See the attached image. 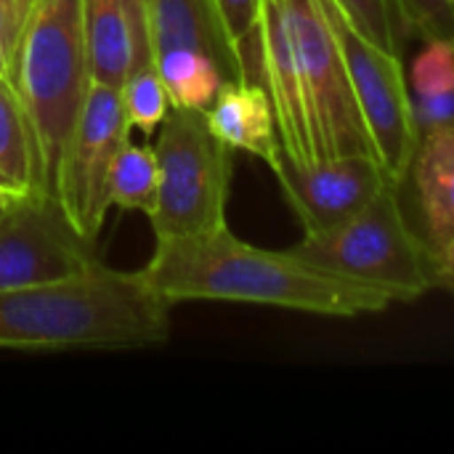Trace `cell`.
Returning <instances> with one entry per match:
<instances>
[{
  "label": "cell",
  "instance_id": "obj_1",
  "mask_svg": "<svg viewBox=\"0 0 454 454\" xmlns=\"http://www.w3.org/2000/svg\"><path fill=\"white\" fill-rule=\"evenodd\" d=\"M141 271L170 306L231 301L356 319L399 303L391 293L317 269L293 250L255 247L234 237L226 223L192 237L157 239L154 255Z\"/></svg>",
  "mask_w": 454,
  "mask_h": 454
},
{
  "label": "cell",
  "instance_id": "obj_2",
  "mask_svg": "<svg viewBox=\"0 0 454 454\" xmlns=\"http://www.w3.org/2000/svg\"><path fill=\"white\" fill-rule=\"evenodd\" d=\"M170 338V303L144 271L90 269L43 285L0 290L5 351H130Z\"/></svg>",
  "mask_w": 454,
  "mask_h": 454
},
{
  "label": "cell",
  "instance_id": "obj_3",
  "mask_svg": "<svg viewBox=\"0 0 454 454\" xmlns=\"http://www.w3.org/2000/svg\"><path fill=\"white\" fill-rule=\"evenodd\" d=\"M8 80L35 133L40 189L53 197L67 136L90 88L82 0L29 3Z\"/></svg>",
  "mask_w": 454,
  "mask_h": 454
},
{
  "label": "cell",
  "instance_id": "obj_4",
  "mask_svg": "<svg viewBox=\"0 0 454 454\" xmlns=\"http://www.w3.org/2000/svg\"><path fill=\"white\" fill-rule=\"evenodd\" d=\"M290 250L317 269L375 285L399 303L423 298L439 282L436 258L407 223L396 184H388L351 221L303 234Z\"/></svg>",
  "mask_w": 454,
  "mask_h": 454
},
{
  "label": "cell",
  "instance_id": "obj_5",
  "mask_svg": "<svg viewBox=\"0 0 454 454\" xmlns=\"http://www.w3.org/2000/svg\"><path fill=\"white\" fill-rule=\"evenodd\" d=\"M160 189L149 215L154 237H192L226 223L231 149L213 133L207 112L170 106L157 144Z\"/></svg>",
  "mask_w": 454,
  "mask_h": 454
},
{
  "label": "cell",
  "instance_id": "obj_6",
  "mask_svg": "<svg viewBox=\"0 0 454 454\" xmlns=\"http://www.w3.org/2000/svg\"><path fill=\"white\" fill-rule=\"evenodd\" d=\"M285 11L319 162L372 152L327 0H285Z\"/></svg>",
  "mask_w": 454,
  "mask_h": 454
},
{
  "label": "cell",
  "instance_id": "obj_7",
  "mask_svg": "<svg viewBox=\"0 0 454 454\" xmlns=\"http://www.w3.org/2000/svg\"><path fill=\"white\" fill-rule=\"evenodd\" d=\"M327 11L338 29L340 51L346 59L359 117L370 138V149L383 165L386 176L402 186L420 141L402 53L386 51L370 37H364L343 16L335 0H327Z\"/></svg>",
  "mask_w": 454,
  "mask_h": 454
},
{
  "label": "cell",
  "instance_id": "obj_8",
  "mask_svg": "<svg viewBox=\"0 0 454 454\" xmlns=\"http://www.w3.org/2000/svg\"><path fill=\"white\" fill-rule=\"evenodd\" d=\"M128 138L130 125L120 88L90 82L67 136L53 189L61 213L90 245L98 239L106 210L112 207L109 173L120 146Z\"/></svg>",
  "mask_w": 454,
  "mask_h": 454
},
{
  "label": "cell",
  "instance_id": "obj_9",
  "mask_svg": "<svg viewBox=\"0 0 454 454\" xmlns=\"http://www.w3.org/2000/svg\"><path fill=\"white\" fill-rule=\"evenodd\" d=\"M96 261L93 245L72 229L56 197L35 192L0 215V290L67 279Z\"/></svg>",
  "mask_w": 454,
  "mask_h": 454
},
{
  "label": "cell",
  "instance_id": "obj_10",
  "mask_svg": "<svg viewBox=\"0 0 454 454\" xmlns=\"http://www.w3.org/2000/svg\"><path fill=\"white\" fill-rule=\"evenodd\" d=\"M274 176L303 234H319L351 221L394 184L372 152L343 154L314 165H295L282 154Z\"/></svg>",
  "mask_w": 454,
  "mask_h": 454
},
{
  "label": "cell",
  "instance_id": "obj_11",
  "mask_svg": "<svg viewBox=\"0 0 454 454\" xmlns=\"http://www.w3.org/2000/svg\"><path fill=\"white\" fill-rule=\"evenodd\" d=\"M261 69L263 85L274 104L282 154L295 165L319 162L285 0L261 3Z\"/></svg>",
  "mask_w": 454,
  "mask_h": 454
},
{
  "label": "cell",
  "instance_id": "obj_12",
  "mask_svg": "<svg viewBox=\"0 0 454 454\" xmlns=\"http://www.w3.org/2000/svg\"><path fill=\"white\" fill-rule=\"evenodd\" d=\"M90 82L120 88L133 72L154 64L146 0H82Z\"/></svg>",
  "mask_w": 454,
  "mask_h": 454
},
{
  "label": "cell",
  "instance_id": "obj_13",
  "mask_svg": "<svg viewBox=\"0 0 454 454\" xmlns=\"http://www.w3.org/2000/svg\"><path fill=\"white\" fill-rule=\"evenodd\" d=\"M407 178L420 218V239L434 258L454 239V117L420 133Z\"/></svg>",
  "mask_w": 454,
  "mask_h": 454
},
{
  "label": "cell",
  "instance_id": "obj_14",
  "mask_svg": "<svg viewBox=\"0 0 454 454\" xmlns=\"http://www.w3.org/2000/svg\"><path fill=\"white\" fill-rule=\"evenodd\" d=\"M213 133L231 149L263 160L271 170L282 160L274 104L263 82L229 80L207 109Z\"/></svg>",
  "mask_w": 454,
  "mask_h": 454
},
{
  "label": "cell",
  "instance_id": "obj_15",
  "mask_svg": "<svg viewBox=\"0 0 454 454\" xmlns=\"http://www.w3.org/2000/svg\"><path fill=\"white\" fill-rule=\"evenodd\" d=\"M154 56L192 48L218 61L229 80H245L239 56L226 35L215 0H146Z\"/></svg>",
  "mask_w": 454,
  "mask_h": 454
},
{
  "label": "cell",
  "instance_id": "obj_16",
  "mask_svg": "<svg viewBox=\"0 0 454 454\" xmlns=\"http://www.w3.org/2000/svg\"><path fill=\"white\" fill-rule=\"evenodd\" d=\"M0 189L13 197L43 192L35 133L5 74H0Z\"/></svg>",
  "mask_w": 454,
  "mask_h": 454
},
{
  "label": "cell",
  "instance_id": "obj_17",
  "mask_svg": "<svg viewBox=\"0 0 454 454\" xmlns=\"http://www.w3.org/2000/svg\"><path fill=\"white\" fill-rule=\"evenodd\" d=\"M154 67L165 82L170 106L178 109L207 112L215 96L221 93L223 82H229V77L223 74L215 59L192 48L160 53L154 56Z\"/></svg>",
  "mask_w": 454,
  "mask_h": 454
},
{
  "label": "cell",
  "instance_id": "obj_18",
  "mask_svg": "<svg viewBox=\"0 0 454 454\" xmlns=\"http://www.w3.org/2000/svg\"><path fill=\"white\" fill-rule=\"evenodd\" d=\"M160 170L157 154L149 144H133L130 138L120 146L109 173V200L122 210H138L152 215L157 205Z\"/></svg>",
  "mask_w": 454,
  "mask_h": 454
},
{
  "label": "cell",
  "instance_id": "obj_19",
  "mask_svg": "<svg viewBox=\"0 0 454 454\" xmlns=\"http://www.w3.org/2000/svg\"><path fill=\"white\" fill-rule=\"evenodd\" d=\"M120 96H122V106H125L130 130L136 128L144 136H154L170 112V98H168L165 82L154 64L133 72L120 85Z\"/></svg>",
  "mask_w": 454,
  "mask_h": 454
},
{
  "label": "cell",
  "instance_id": "obj_20",
  "mask_svg": "<svg viewBox=\"0 0 454 454\" xmlns=\"http://www.w3.org/2000/svg\"><path fill=\"white\" fill-rule=\"evenodd\" d=\"M261 3L263 0H215L226 35L239 56L247 82H263L261 69Z\"/></svg>",
  "mask_w": 454,
  "mask_h": 454
},
{
  "label": "cell",
  "instance_id": "obj_21",
  "mask_svg": "<svg viewBox=\"0 0 454 454\" xmlns=\"http://www.w3.org/2000/svg\"><path fill=\"white\" fill-rule=\"evenodd\" d=\"M412 101L454 98V37H431L410 67Z\"/></svg>",
  "mask_w": 454,
  "mask_h": 454
},
{
  "label": "cell",
  "instance_id": "obj_22",
  "mask_svg": "<svg viewBox=\"0 0 454 454\" xmlns=\"http://www.w3.org/2000/svg\"><path fill=\"white\" fill-rule=\"evenodd\" d=\"M343 16L372 43L386 51L402 53V40L407 37L396 0H335Z\"/></svg>",
  "mask_w": 454,
  "mask_h": 454
},
{
  "label": "cell",
  "instance_id": "obj_23",
  "mask_svg": "<svg viewBox=\"0 0 454 454\" xmlns=\"http://www.w3.org/2000/svg\"><path fill=\"white\" fill-rule=\"evenodd\" d=\"M396 8L407 35L454 37V0H396Z\"/></svg>",
  "mask_w": 454,
  "mask_h": 454
},
{
  "label": "cell",
  "instance_id": "obj_24",
  "mask_svg": "<svg viewBox=\"0 0 454 454\" xmlns=\"http://www.w3.org/2000/svg\"><path fill=\"white\" fill-rule=\"evenodd\" d=\"M13 48H16V32L0 5V74L8 77L11 72V56H13Z\"/></svg>",
  "mask_w": 454,
  "mask_h": 454
},
{
  "label": "cell",
  "instance_id": "obj_25",
  "mask_svg": "<svg viewBox=\"0 0 454 454\" xmlns=\"http://www.w3.org/2000/svg\"><path fill=\"white\" fill-rule=\"evenodd\" d=\"M436 279L454 290V239L436 255Z\"/></svg>",
  "mask_w": 454,
  "mask_h": 454
},
{
  "label": "cell",
  "instance_id": "obj_26",
  "mask_svg": "<svg viewBox=\"0 0 454 454\" xmlns=\"http://www.w3.org/2000/svg\"><path fill=\"white\" fill-rule=\"evenodd\" d=\"M13 32H16V40H19V32H21V24H24V11H21V3L19 0H0Z\"/></svg>",
  "mask_w": 454,
  "mask_h": 454
},
{
  "label": "cell",
  "instance_id": "obj_27",
  "mask_svg": "<svg viewBox=\"0 0 454 454\" xmlns=\"http://www.w3.org/2000/svg\"><path fill=\"white\" fill-rule=\"evenodd\" d=\"M19 200H21V197H13V194H8V192H3V189H0V215H5V213L19 202Z\"/></svg>",
  "mask_w": 454,
  "mask_h": 454
},
{
  "label": "cell",
  "instance_id": "obj_28",
  "mask_svg": "<svg viewBox=\"0 0 454 454\" xmlns=\"http://www.w3.org/2000/svg\"><path fill=\"white\" fill-rule=\"evenodd\" d=\"M19 3H21V11L27 13V8H29V3H32V0H19Z\"/></svg>",
  "mask_w": 454,
  "mask_h": 454
}]
</instances>
